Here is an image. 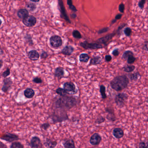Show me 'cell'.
<instances>
[{
	"label": "cell",
	"mask_w": 148,
	"mask_h": 148,
	"mask_svg": "<svg viewBox=\"0 0 148 148\" xmlns=\"http://www.w3.org/2000/svg\"><path fill=\"white\" fill-rule=\"evenodd\" d=\"M77 101L73 97L65 96L59 98L55 102V107L60 110H70L76 106Z\"/></svg>",
	"instance_id": "obj_1"
},
{
	"label": "cell",
	"mask_w": 148,
	"mask_h": 148,
	"mask_svg": "<svg viewBox=\"0 0 148 148\" xmlns=\"http://www.w3.org/2000/svg\"><path fill=\"white\" fill-rule=\"evenodd\" d=\"M129 84V79L125 75L118 76L113 78L111 82V86L113 90L119 92L127 87Z\"/></svg>",
	"instance_id": "obj_2"
},
{
	"label": "cell",
	"mask_w": 148,
	"mask_h": 148,
	"mask_svg": "<svg viewBox=\"0 0 148 148\" xmlns=\"http://www.w3.org/2000/svg\"><path fill=\"white\" fill-rule=\"evenodd\" d=\"M128 99L127 94L121 92L117 94L115 96V102L117 106L120 108L123 107Z\"/></svg>",
	"instance_id": "obj_3"
},
{
	"label": "cell",
	"mask_w": 148,
	"mask_h": 148,
	"mask_svg": "<svg viewBox=\"0 0 148 148\" xmlns=\"http://www.w3.org/2000/svg\"><path fill=\"white\" fill-rule=\"evenodd\" d=\"M0 139L5 140L8 143H13L18 141L19 139V137L18 135L16 134L6 133L0 137Z\"/></svg>",
	"instance_id": "obj_4"
},
{
	"label": "cell",
	"mask_w": 148,
	"mask_h": 148,
	"mask_svg": "<svg viewBox=\"0 0 148 148\" xmlns=\"http://www.w3.org/2000/svg\"><path fill=\"white\" fill-rule=\"evenodd\" d=\"M50 43L52 47L55 48L60 47L63 44L61 37L57 35L52 36L50 38Z\"/></svg>",
	"instance_id": "obj_5"
},
{
	"label": "cell",
	"mask_w": 148,
	"mask_h": 148,
	"mask_svg": "<svg viewBox=\"0 0 148 148\" xmlns=\"http://www.w3.org/2000/svg\"><path fill=\"white\" fill-rule=\"evenodd\" d=\"M29 145L31 148H42L41 139L37 136L33 137L29 142Z\"/></svg>",
	"instance_id": "obj_6"
},
{
	"label": "cell",
	"mask_w": 148,
	"mask_h": 148,
	"mask_svg": "<svg viewBox=\"0 0 148 148\" xmlns=\"http://www.w3.org/2000/svg\"><path fill=\"white\" fill-rule=\"evenodd\" d=\"M23 23L27 27H32L36 24L37 19L33 16H28L23 20Z\"/></svg>",
	"instance_id": "obj_7"
},
{
	"label": "cell",
	"mask_w": 148,
	"mask_h": 148,
	"mask_svg": "<svg viewBox=\"0 0 148 148\" xmlns=\"http://www.w3.org/2000/svg\"><path fill=\"white\" fill-rule=\"evenodd\" d=\"M64 88L68 94H75L77 92L75 85L71 82L65 83L64 85Z\"/></svg>",
	"instance_id": "obj_8"
},
{
	"label": "cell",
	"mask_w": 148,
	"mask_h": 148,
	"mask_svg": "<svg viewBox=\"0 0 148 148\" xmlns=\"http://www.w3.org/2000/svg\"><path fill=\"white\" fill-rule=\"evenodd\" d=\"M81 46L86 49H97L101 48H103L102 46L99 44L97 43H89L87 42H84L80 44Z\"/></svg>",
	"instance_id": "obj_9"
},
{
	"label": "cell",
	"mask_w": 148,
	"mask_h": 148,
	"mask_svg": "<svg viewBox=\"0 0 148 148\" xmlns=\"http://www.w3.org/2000/svg\"><path fill=\"white\" fill-rule=\"evenodd\" d=\"M102 141V137L98 133H95L92 135L90 139V143L93 145H98Z\"/></svg>",
	"instance_id": "obj_10"
},
{
	"label": "cell",
	"mask_w": 148,
	"mask_h": 148,
	"mask_svg": "<svg viewBox=\"0 0 148 148\" xmlns=\"http://www.w3.org/2000/svg\"><path fill=\"white\" fill-rule=\"evenodd\" d=\"M12 84L13 81L11 78H5L3 80V86L1 88V90L5 93H7L11 88Z\"/></svg>",
	"instance_id": "obj_11"
},
{
	"label": "cell",
	"mask_w": 148,
	"mask_h": 148,
	"mask_svg": "<svg viewBox=\"0 0 148 148\" xmlns=\"http://www.w3.org/2000/svg\"><path fill=\"white\" fill-rule=\"evenodd\" d=\"M113 135L115 138L120 139L123 137L124 133L123 130L120 128H116L113 130Z\"/></svg>",
	"instance_id": "obj_12"
},
{
	"label": "cell",
	"mask_w": 148,
	"mask_h": 148,
	"mask_svg": "<svg viewBox=\"0 0 148 148\" xmlns=\"http://www.w3.org/2000/svg\"><path fill=\"white\" fill-rule=\"evenodd\" d=\"M28 56L29 59L31 60L36 61L39 58V54L37 50H31L28 53Z\"/></svg>",
	"instance_id": "obj_13"
},
{
	"label": "cell",
	"mask_w": 148,
	"mask_h": 148,
	"mask_svg": "<svg viewBox=\"0 0 148 148\" xmlns=\"http://www.w3.org/2000/svg\"><path fill=\"white\" fill-rule=\"evenodd\" d=\"M63 144L65 148H75L76 147L74 140L71 139L65 140Z\"/></svg>",
	"instance_id": "obj_14"
},
{
	"label": "cell",
	"mask_w": 148,
	"mask_h": 148,
	"mask_svg": "<svg viewBox=\"0 0 148 148\" xmlns=\"http://www.w3.org/2000/svg\"><path fill=\"white\" fill-rule=\"evenodd\" d=\"M28 15V11L25 8L20 9L17 11V15L20 19H22L23 20V19L29 16Z\"/></svg>",
	"instance_id": "obj_15"
},
{
	"label": "cell",
	"mask_w": 148,
	"mask_h": 148,
	"mask_svg": "<svg viewBox=\"0 0 148 148\" xmlns=\"http://www.w3.org/2000/svg\"><path fill=\"white\" fill-rule=\"evenodd\" d=\"M44 145L47 148H54L57 146V142L49 139H47L44 143Z\"/></svg>",
	"instance_id": "obj_16"
},
{
	"label": "cell",
	"mask_w": 148,
	"mask_h": 148,
	"mask_svg": "<svg viewBox=\"0 0 148 148\" xmlns=\"http://www.w3.org/2000/svg\"><path fill=\"white\" fill-rule=\"evenodd\" d=\"M24 95L27 99H31L35 95V91L31 88H27L24 90Z\"/></svg>",
	"instance_id": "obj_17"
},
{
	"label": "cell",
	"mask_w": 148,
	"mask_h": 148,
	"mask_svg": "<svg viewBox=\"0 0 148 148\" xmlns=\"http://www.w3.org/2000/svg\"><path fill=\"white\" fill-rule=\"evenodd\" d=\"M74 50V49L73 47L71 46H67L63 49L62 53L64 55L69 56L71 55Z\"/></svg>",
	"instance_id": "obj_18"
},
{
	"label": "cell",
	"mask_w": 148,
	"mask_h": 148,
	"mask_svg": "<svg viewBox=\"0 0 148 148\" xmlns=\"http://www.w3.org/2000/svg\"><path fill=\"white\" fill-rule=\"evenodd\" d=\"M106 111L108 113V115H107V118L108 120L112 121V122L115 121V120H116V117H115V115H114L113 109L108 108V109H106Z\"/></svg>",
	"instance_id": "obj_19"
},
{
	"label": "cell",
	"mask_w": 148,
	"mask_h": 148,
	"mask_svg": "<svg viewBox=\"0 0 148 148\" xmlns=\"http://www.w3.org/2000/svg\"><path fill=\"white\" fill-rule=\"evenodd\" d=\"M63 4V1H59V5L60 7H61V13L63 16V17L65 19L70 23L71 22L70 21L68 17L67 16V15H66L65 9L64 6Z\"/></svg>",
	"instance_id": "obj_20"
},
{
	"label": "cell",
	"mask_w": 148,
	"mask_h": 148,
	"mask_svg": "<svg viewBox=\"0 0 148 148\" xmlns=\"http://www.w3.org/2000/svg\"><path fill=\"white\" fill-rule=\"evenodd\" d=\"M114 35H115V33H111V34H109V35H107L105 37L99 39L98 41L99 42L105 43L109 41L114 36Z\"/></svg>",
	"instance_id": "obj_21"
},
{
	"label": "cell",
	"mask_w": 148,
	"mask_h": 148,
	"mask_svg": "<svg viewBox=\"0 0 148 148\" xmlns=\"http://www.w3.org/2000/svg\"><path fill=\"white\" fill-rule=\"evenodd\" d=\"M64 74V72L63 70L61 67H58L55 69V75L58 77H61L63 76Z\"/></svg>",
	"instance_id": "obj_22"
},
{
	"label": "cell",
	"mask_w": 148,
	"mask_h": 148,
	"mask_svg": "<svg viewBox=\"0 0 148 148\" xmlns=\"http://www.w3.org/2000/svg\"><path fill=\"white\" fill-rule=\"evenodd\" d=\"M135 66L134 65H126L123 68V70L127 73H131L135 69Z\"/></svg>",
	"instance_id": "obj_23"
},
{
	"label": "cell",
	"mask_w": 148,
	"mask_h": 148,
	"mask_svg": "<svg viewBox=\"0 0 148 148\" xmlns=\"http://www.w3.org/2000/svg\"><path fill=\"white\" fill-rule=\"evenodd\" d=\"M129 79L132 81H137L138 80L140 76V74L139 72H136L133 74H130L129 75Z\"/></svg>",
	"instance_id": "obj_24"
},
{
	"label": "cell",
	"mask_w": 148,
	"mask_h": 148,
	"mask_svg": "<svg viewBox=\"0 0 148 148\" xmlns=\"http://www.w3.org/2000/svg\"><path fill=\"white\" fill-rule=\"evenodd\" d=\"M89 59V57L86 54H82L80 55L79 60L81 62L87 63Z\"/></svg>",
	"instance_id": "obj_25"
},
{
	"label": "cell",
	"mask_w": 148,
	"mask_h": 148,
	"mask_svg": "<svg viewBox=\"0 0 148 148\" xmlns=\"http://www.w3.org/2000/svg\"><path fill=\"white\" fill-rule=\"evenodd\" d=\"M10 148H24V146L21 142L16 141L12 143Z\"/></svg>",
	"instance_id": "obj_26"
},
{
	"label": "cell",
	"mask_w": 148,
	"mask_h": 148,
	"mask_svg": "<svg viewBox=\"0 0 148 148\" xmlns=\"http://www.w3.org/2000/svg\"><path fill=\"white\" fill-rule=\"evenodd\" d=\"M133 55H134V54L132 51L130 50H127L125 51L123 54L122 59L125 60H127L129 57Z\"/></svg>",
	"instance_id": "obj_27"
},
{
	"label": "cell",
	"mask_w": 148,
	"mask_h": 148,
	"mask_svg": "<svg viewBox=\"0 0 148 148\" xmlns=\"http://www.w3.org/2000/svg\"><path fill=\"white\" fill-rule=\"evenodd\" d=\"M139 148H148V139H144L140 141V143L139 144Z\"/></svg>",
	"instance_id": "obj_28"
},
{
	"label": "cell",
	"mask_w": 148,
	"mask_h": 148,
	"mask_svg": "<svg viewBox=\"0 0 148 148\" xmlns=\"http://www.w3.org/2000/svg\"><path fill=\"white\" fill-rule=\"evenodd\" d=\"M101 59L100 57H94V58L92 59L91 60L90 64L91 65H97L100 64V62H101Z\"/></svg>",
	"instance_id": "obj_29"
},
{
	"label": "cell",
	"mask_w": 148,
	"mask_h": 148,
	"mask_svg": "<svg viewBox=\"0 0 148 148\" xmlns=\"http://www.w3.org/2000/svg\"><path fill=\"white\" fill-rule=\"evenodd\" d=\"M100 92L103 99H105L107 98L106 94L105 87L104 86L101 85L100 86Z\"/></svg>",
	"instance_id": "obj_30"
},
{
	"label": "cell",
	"mask_w": 148,
	"mask_h": 148,
	"mask_svg": "<svg viewBox=\"0 0 148 148\" xmlns=\"http://www.w3.org/2000/svg\"><path fill=\"white\" fill-rule=\"evenodd\" d=\"M56 92L57 94H59L60 96H66V94H67V92L65 91V90L63 88H59L56 90Z\"/></svg>",
	"instance_id": "obj_31"
},
{
	"label": "cell",
	"mask_w": 148,
	"mask_h": 148,
	"mask_svg": "<svg viewBox=\"0 0 148 148\" xmlns=\"http://www.w3.org/2000/svg\"><path fill=\"white\" fill-rule=\"evenodd\" d=\"M26 7L30 11H33L36 9L37 6L34 3H29L26 5Z\"/></svg>",
	"instance_id": "obj_32"
},
{
	"label": "cell",
	"mask_w": 148,
	"mask_h": 148,
	"mask_svg": "<svg viewBox=\"0 0 148 148\" xmlns=\"http://www.w3.org/2000/svg\"><path fill=\"white\" fill-rule=\"evenodd\" d=\"M105 121V119L102 116H100L98 117L95 121V123L96 124H100L103 123Z\"/></svg>",
	"instance_id": "obj_33"
},
{
	"label": "cell",
	"mask_w": 148,
	"mask_h": 148,
	"mask_svg": "<svg viewBox=\"0 0 148 148\" xmlns=\"http://www.w3.org/2000/svg\"><path fill=\"white\" fill-rule=\"evenodd\" d=\"M72 35H73V37L75 38L80 39L81 38V34L80 32L77 31V30H75V31H73V33H72Z\"/></svg>",
	"instance_id": "obj_34"
},
{
	"label": "cell",
	"mask_w": 148,
	"mask_h": 148,
	"mask_svg": "<svg viewBox=\"0 0 148 148\" xmlns=\"http://www.w3.org/2000/svg\"><path fill=\"white\" fill-rule=\"evenodd\" d=\"M132 29L129 27H126L124 30V33L127 37H129L132 34Z\"/></svg>",
	"instance_id": "obj_35"
},
{
	"label": "cell",
	"mask_w": 148,
	"mask_h": 148,
	"mask_svg": "<svg viewBox=\"0 0 148 148\" xmlns=\"http://www.w3.org/2000/svg\"><path fill=\"white\" fill-rule=\"evenodd\" d=\"M50 125L48 123H44L43 124H41L40 126V128L42 129L43 130L47 131V129L50 127Z\"/></svg>",
	"instance_id": "obj_36"
},
{
	"label": "cell",
	"mask_w": 148,
	"mask_h": 148,
	"mask_svg": "<svg viewBox=\"0 0 148 148\" xmlns=\"http://www.w3.org/2000/svg\"><path fill=\"white\" fill-rule=\"evenodd\" d=\"M136 60V58L134 57L133 55V56H131L129 57L127 60V62L128 64H133Z\"/></svg>",
	"instance_id": "obj_37"
},
{
	"label": "cell",
	"mask_w": 148,
	"mask_h": 148,
	"mask_svg": "<svg viewBox=\"0 0 148 148\" xmlns=\"http://www.w3.org/2000/svg\"><path fill=\"white\" fill-rule=\"evenodd\" d=\"M10 74H11V72H10V69L7 68V69L2 73V76L4 77V78H5L7 76H9L10 75Z\"/></svg>",
	"instance_id": "obj_38"
},
{
	"label": "cell",
	"mask_w": 148,
	"mask_h": 148,
	"mask_svg": "<svg viewBox=\"0 0 148 148\" xmlns=\"http://www.w3.org/2000/svg\"><path fill=\"white\" fill-rule=\"evenodd\" d=\"M145 3V0H141L139 2L138 6L140 9H143L144 7V5Z\"/></svg>",
	"instance_id": "obj_39"
},
{
	"label": "cell",
	"mask_w": 148,
	"mask_h": 148,
	"mask_svg": "<svg viewBox=\"0 0 148 148\" xmlns=\"http://www.w3.org/2000/svg\"><path fill=\"white\" fill-rule=\"evenodd\" d=\"M124 10H125V5L123 3H121L119 6V10L121 13H124Z\"/></svg>",
	"instance_id": "obj_40"
},
{
	"label": "cell",
	"mask_w": 148,
	"mask_h": 148,
	"mask_svg": "<svg viewBox=\"0 0 148 148\" xmlns=\"http://www.w3.org/2000/svg\"><path fill=\"white\" fill-rule=\"evenodd\" d=\"M143 48V50H144L145 51H148V40H145V42H144Z\"/></svg>",
	"instance_id": "obj_41"
},
{
	"label": "cell",
	"mask_w": 148,
	"mask_h": 148,
	"mask_svg": "<svg viewBox=\"0 0 148 148\" xmlns=\"http://www.w3.org/2000/svg\"><path fill=\"white\" fill-rule=\"evenodd\" d=\"M33 81L36 84H41L42 82V80L39 77H36L33 79Z\"/></svg>",
	"instance_id": "obj_42"
},
{
	"label": "cell",
	"mask_w": 148,
	"mask_h": 148,
	"mask_svg": "<svg viewBox=\"0 0 148 148\" xmlns=\"http://www.w3.org/2000/svg\"><path fill=\"white\" fill-rule=\"evenodd\" d=\"M112 54L113 56H116V57L118 56L119 54V50H118V49H116L114 50L113 51Z\"/></svg>",
	"instance_id": "obj_43"
},
{
	"label": "cell",
	"mask_w": 148,
	"mask_h": 148,
	"mask_svg": "<svg viewBox=\"0 0 148 148\" xmlns=\"http://www.w3.org/2000/svg\"><path fill=\"white\" fill-rule=\"evenodd\" d=\"M48 55L47 53L46 52H44L41 54V58L42 59H46V58H47Z\"/></svg>",
	"instance_id": "obj_44"
},
{
	"label": "cell",
	"mask_w": 148,
	"mask_h": 148,
	"mask_svg": "<svg viewBox=\"0 0 148 148\" xmlns=\"http://www.w3.org/2000/svg\"><path fill=\"white\" fill-rule=\"evenodd\" d=\"M108 31V28L106 27V28H104L103 29H101L100 31H98V33L99 34H101V33H103L106 32H107Z\"/></svg>",
	"instance_id": "obj_45"
},
{
	"label": "cell",
	"mask_w": 148,
	"mask_h": 148,
	"mask_svg": "<svg viewBox=\"0 0 148 148\" xmlns=\"http://www.w3.org/2000/svg\"><path fill=\"white\" fill-rule=\"evenodd\" d=\"M105 58L106 61H107V62H110V61H111V60H112V57L111 55H106V56H105Z\"/></svg>",
	"instance_id": "obj_46"
},
{
	"label": "cell",
	"mask_w": 148,
	"mask_h": 148,
	"mask_svg": "<svg viewBox=\"0 0 148 148\" xmlns=\"http://www.w3.org/2000/svg\"><path fill=\"white\" fill-rule=\"evenodd\" d=\"M0 148H7L6 145L0 141Z\"/></svg>",
	"instance_id": "obj_47"
},
{
	"label": "cell",
	"mask_w": 148,
	"mask_h": 148,
	"mask_svg": "<svg viewBox=\"0 0 148 148\" xmlns=\"http://www.w3.org/2000/svg\"><path fill=\"white\" fill-rule=\"evenodd\" d=\"M69 7L70 9L72 10L73 11H77V10L76 9V7H75V6H74L73 5H71L69 6Z\"/></svg>",
	"instance_id": "obj_48"
},
{
	"label": "cell",
	"mask_w": 148,
	"mask_h": 148,
	"mask_svg": "<svg viewBox=\"0 0 148 148\" xmlns=\"http://www.w3.org/2000/svg\"><path fill=\"white\" fill-rule=\"evenodd\" d=\"M122 16V14H118L115 17V19L116 20H120Z\"/></svg>",
	"instance_id": "obj_49"
},
{
	"label": "cell",
	"mask_w": 148,
	"mask_h": 148,
	"mask_svg": "<svg viewBox=\"0 0 148 148\" xmlns=\"http://www.w3.org/2000/svg\"><path fill=\"white\" fill-rule=\"evenodd\" d=\"M67 4L69 5V6L71 5H72V1L71 0H68L67 1Z\"/></svg>",
	"instance_id": "obj_50"
},
{
	"label": "cell",
	"mask_w": 148,
	"mask_h": 148,
	"mask_svg": "<svg viewBox=\"0 0 148 148\" xmlns=\"http://www.w3.org/2000/svg\"><path fill=\"white\" fill-rule=\"evenodd\" d=\"M3 61L1 60H0V69L1 68L2 66H3Z\"/></svg>",
	"instance_id": "obj_51"
},
{
	"label": "cell",
	"mask_w": 148,
	"mask_h": 148,
	"mask_svg": "<svg viewBox=\"0 0 148 148\" xmlns=\"http://www.w3.org/2000/svg\"><path fill=\"white\" fill-rule=\"evenodd\" d=\"M3 53H4V51H3V50L1 48H0V55L3 54Z\"/></svg>",
	"instance_id": "obj_52"
},
{
	"label": "cell",
	"mask_w": 148,
	"mask_h": 148,
	"mask_svg": "<svg viewBox=\"0 0 148 148\" xmlns=\"http://www.w3.org/2000/svg\"><path fill=\"white\" fill-rule=\"evenodd\" d=\"M116 21H117V20H116V19H115V20H113L112 21V24H113V23H114L116 22Z\"/></svg>",
	"instance_id": "obj_53"
},
{
	"label": "cell",
	"mask_w": 148,
	"mask_h": 148,
	"mask_svg": "<svg viewBox=\"0 0 148 148\" xmlns=\"http://www.w3.org/2000/svg\"><path fill=\"white\" fill-rule=\"evenodd\" d=\"M33 2H39V1H31Z\"/></svg>",
	"instance_id": "obj_54"
},
{
	"label": "cell",
	"mask_w": 148,
	"mask_h": 148,
	"mask_svg": "<svg viewBox=\"0 0 148 148\" xmlns=\"http://www.w3.org/2000/svg\"><path fill=\"white\" fill-rule=\"evenodd\" d=\"M1 24H2V21L0 19V27L1 26Z\"/></svg>",
	"instance_id": "obj_55"
},
{
	"label": "cell",
	"mask_w": 148,
	"mask_h": 148,
	"mask_svg": "<svg viewBox=\"0 0 148 148\" xmlns=\"http://www.w3.org/2000/svg\"><path fill=\"white\" fill-rule=\"evenodd\" d=\"M147 102H148V98H147Z\"/></svg>",
	"instance_id": "obj_56"
},
{
	"label": "cell",
	"mask_w": 148,
	"mask_h": 148,
	"mask_svg": "<svg viewBox=\"0 0 148 148\" xmlns=\"http://www.w3.org/2000/svg\"><path fill=\"white\" fill-rule=\"evenodd\" d=\"M147 11L148 12V7H147Z\"/></svg>",
	"instance_id": "obj_57"
},
{
	"label": "cell",
	"mask_w": 148,
	"mask_h": 148,
	"mask_svg": "<svg viewBox=\"0 0 148 148\" xmlns=\"http://www.w3.org/2000/svg\"><path fill=\"white\" fill-rule=\"evenodd\" d=\"M75 148H76V147H75Z\"/></svg>",
	"instance_id": "obj_58"
},
{
	"label": "cell",
	"mask_w": 148,
	"mask_h": 148,
	"mask_svg": "<svg viewBox=\"0 0 148 148\" xmlns=\"http://www.w3.org/2000/svg\"></svg>",
	"instance_id": "obj_59"
}]
</instances>
